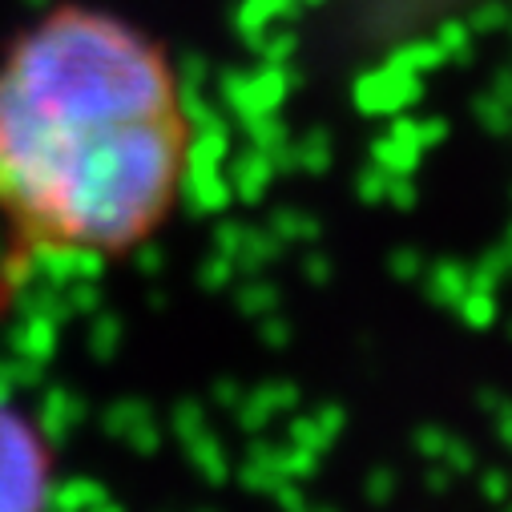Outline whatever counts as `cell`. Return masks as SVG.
I'll list each match as a JSON object with an SVG mask.
<instances>
[{"label":"cell","mask_w":512,"mask_h":512,"mask_svg":"<svg viewBox=\"0 0 512 512\" xmlns=\"http://www.w3.org/2000/svg\"><path fill=\"white\" fill-rule=\"evenodd\" d=\"M105 500V488L89 476H73V484H61L53 492V512H93Z\"/></svg>","instance_id":"52a82bcc"},{"label":"cell","mask_w":512,"mask_h":512,"mask_svg":"<svg viewBox=\"0 0 512 512\" xmlns=\"http://www.w3.org/2000/svg\"><path fill=\"white\" fill-rule=\"evenodd\" d=\"M428 291H432V299H436L440 307H452V311H456V303H460V299H464V291H468L464 271H456V267H436V271H432Z\"/></svg>","instance_id":"ba28073f"},{"label":"cell","mask_w":512,"mask_h":512,"mask_svg":"<svg viewBox=\"0 0 512 512\" xmlns=\"http://www.w3.org/2000/svg\"><path fill=\"white\" fill-rule=\"evenodd\" d=\"M500 404V412H496V428H500V436L508 440V448H512V404H504V400H496Z\"/></svg>","instance_id":"30bf717a"},{"label":"cell","mask_w":512,"mask_h":512,"mask_svg":"<svg viewBox=\"0 0 512 512\" xmlns=\"http://www.w3.org/2000/svg\"><path fill=\"white\" fill-rule=\"evenodd\" d=\"M504 512H512V508H504Z\"/></svg>","instance_id":"7c38bea8"},{"label":"cell","mask_w":512,"mask_h":512,"mask_svg":"<svg viewBox=\"0 0 512 512\" xmlns=\"http://www.w3.org/2000/svg\"><path fill=\"white\" fill-rule=\"evenodd\" d=\"M37 424H41L45 436L57 444L69 428L81 424V400H77L73 392H65V388H53V392L41 400V420H37Z\"/></svg>","instance_id":"8992f818"},{"label":"cell","mask_w":512,"mask_h":512,"mask_svg":"<svg viewBox=\"0 0 512 512\" xmlns=\"http://www.w3.org/2000/svg\"><path fill=\"white\" fill-rule=\"evenodd\" d=\"M53 440L0 396V512H53Z\"/></svg>","instance_id":"7a4b0ae2"},{"label":"cell","mask_w":512,"mask_h":512,"mask_svg":"<svg viewBox=\"0 0 512 512\" xmlns=\"http://www.w3.org/2000/svg\"><path fill=\"white\" fill-rule=\"evenodd\" d=\"M456 311L472 323V327H488L492 319H496V299H492V291H480V287H468L464 291V299L456 303Z\"/></svg>","instance_id":"9c48e42d"},{"label":"cell","mask_w":512,"mask_h":512,"mask_svg":"<svg viewBox=\"0 0 512 512\" xmlns=\"http://www.w3.org/2000/svg\"><path fill=\"white\" fill-rule=\"evenodd\" d=\"M492 476H496V480H484V492H488V496H496V500H500V496H504V488H508V484H504V472H492Z\"/></svg>","instance_id":"8fae6325"},{"label":"cell","mask_w":512,"mask_h":512,"mask_svg":"<svg viewBox=\"0 0 512 512\" xmlns=\"http://www.w3.org/2000/svg\"><path fill=\"white\" fill-rule=\"evenodd\" d=\"M109 432L125 444V448H142L150 452L158 444V428H154V412L142 404H117L109 412Z\"/></svg>","instance_id":"277c9868"},{"label":"cell","mask_w":512,"mask_h":512,"mask_svg":"<svg viewBox=\"0 0 512 512\" xmlns=\"http://www.w3.org/2000/svg\"><path fill=\"white\" fill-rule=\"evenodd\" d=\"M291 404H295V392L287 388V383H267V388L246 392V396L238 400V416H242L246 428H263V424H271L275 416L291 412Z\"/></svg>","instance_id":"5b68a950"},{"label":"cell","mask_w":512,"mask_h":512,"mask_svg":"<svg viewBox=\"0 0 512 512\" xmlns=\"http://www.w3.org/2000/svg\"><path fill=\"white\" fill-rule=\"evenodd\" d=\"M190 117L162 45L69 5L0 61V214L33 259H117L190 178Z\"/></svg>","instance_id":"6da1fadb"},{"label":"cell","mask_w":512,"mask_h":512,"mask_svg":"<svg viewBox=\"0 0 512 512\" xmlns=\"http://www.w3.org/2000/svg\"><path fill=\"white\" fill-rule=\"evenodd\" d=\"M57 323H61V319H53L49 311L25 307V311H21V323L9 331L13 355H25V359H33V363H45V359L53 355V347H57Z\"/></svg>","instance_id":"3957f363"}]
</instances>
